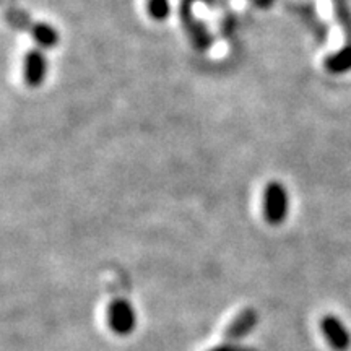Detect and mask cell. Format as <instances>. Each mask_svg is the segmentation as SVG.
<instances>
[{"instance_id":"obj_6","label":"cell","mask_w":351,"mask_h":351,"mask_svg":"<svg viewBox=\"0 0 351 351\" xmlns=\"http://www.w3.org/2000/svg\"><path fill=\"white\" fill-rule=\"evenodd\" d=\"M33 38L43 49H51L59 44V33L47 23H38L33 28Z\"/></svg>"},{"instance_id":"obj_1","label":"cell","mask_w":351,"mask_h":351,"mask_svg":"<svg viewBox=\"0 0 351 351\" xmlns=\"http://www.w3.org/2000/svg\"><path fill=\"white\" fill-rule=\"evenodd\" d=\"M289 212L288 191L280 182H270L263 195V215L269 225L278 226L287 219Z\"/></svg>"},{"instance_id":"obj_3","label":"cell","mask_w":351,"mask_h":351,"mask_svg":"<svg viewBox=\"0 0 351 351\" xmlns=\"http://www.w3.org/2000/svg\"><path fill=\"white\" fill-rule=\"evenodd\" d=\"M320 330L327 343L335 351H346L351 346V335L345 324L337 315H326L320 320Z\"/></svg>"},{"instance_id":"obj_9","label":"cell","mask_w":351,"mask_h":351,"mask_svg":"<svg viewBox=\"0 0 351 351\" xmlns=\"http://www.w3.org/2000/svg\"><path fill=\"white\" fill-rule=\"evenodd\" d=\"M210 351H257L256 348H252V346H243L239 343H223L217 346V348H212Z\"/></svg>"},{"instance_id":"obj_7","label":"cell","mask_w":351,"mask_h":351,"mask_svg":"<svg viewBox=\"0 0 351 351\" xmlns=\"http://www.w3.org/2000/svg\"><path fill=\"white\" fill-rule=\"evenodd\" d=\"M326 65L332 73H345L351 70V46H345L343 49L332 54L326 60Z\"/></svg>"},{"instance_id":"obj_8","label":"cell","mask_w":351,"mask_h":351,"mask_svg":"<svg viewBox=\"0 0 351 351\" xmlns=\"http://www.w3.org/2000/svg\"><path fill=\"white\" fill-rule=\"evenodd\" d=\"M147 10L153 20L165 21L171 15V3L169 0H148Z\"/></svg>"},{"instance_id":"obj_4","label":"cell","mask_w":351,"mask_h":351,"mask_svg":"<svg viewBox=\"0 0 351 351\" xmlns=\"http://www.w3.org/2000/svg\"><path fill=\"white\" fill-rule=\"evenodd\" d=\"M47 75V59L41 49H32L26 52L23 60L25 83L32 88L41 86Z\"/></svg>"},{"instance_id":"obj_5","label":"cell","mask_w":351,"mask_h":351,"mask_svg":"<svg viewBox=\"0 0 351 351\" xmlns=\"http://www.w3.org/2000/svg\"><path fill=\"white\" fill-rule=\"evenodd\" d=\"M258 322V314L252 307H245L241 313L231 320V324L228 326L225 332V341L226 343H238L244 339L245 335H249L254 328H256Z\"/></svg>"},{"instance_id":"obj_2","label":"cell","mask_w":351,"mask_h":351,"mask_svg":"<svg viewBox=\"0 0 351 351\" xmlns=\"http://www.w3.org/2000/svg\"><path fill=\"white\" fill-rule=\"evenodd\" d=\"M109 327L117 335H129L137 326V314L134 306L125 300H114L108 309Z\"/></svg>"}]
</instances>
